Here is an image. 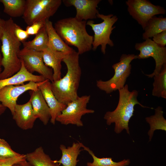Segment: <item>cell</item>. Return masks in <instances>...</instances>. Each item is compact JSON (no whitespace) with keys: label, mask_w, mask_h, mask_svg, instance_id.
Returning <instances> with one entry per match:
<instances>
[{"label":"cell","mask_w":166,"mask_h":166,"mask_svg":"<svg viewBox=\"0 0 166 166\" xmlns=\"http://www.w3.org/2000/svg\"><path fill=\"white\" fill-rule=\"evenodd\" d=\"M26 160L32 166H57L49 156L44 152L43 148L40 146L34 151L26 154Z\"/></svg>","instance_id":"obj_22"},{"label":"cell","mask_w":166,"mask_h":166,"mask_svg":"<svg viewBox=\"0 0 166 166\" xmlns=\"http://www.w3.org/2000/svg\"><path fill=\"white\" fill-rule=\"evenodd\" d=\"M4 6L3 12L12 17L22 16L25 10L26 0H0Z\"/></svg>","instance_id":"obj_26"},{"label":"cell","mask_w":166,"mask_h":166,"mask_svg":"<svg viewBox=\"0 0 166 166\" xmlns=\"http://www.w3.org/2000/svg\"><path fill=\"white\" fill-rule=\"evenodd\" d=\"M90 98V95L78 96L67 105L66 107L57 117L56 121L65 125L72 124L78 127L83 126L81 120L82 117L86 114L93 113L95 112L93 110L87 108Z\"/></svg>","instance_id":"obj_8"},{"label":"cell","mask_w":166,"mask_h":166,"mask_svg":"<svg viewBox=\"0 0 166 166\" xmlns=\"http://www.w3.org/2000/svg\"><path fill=\"white\" fill-rule=\"evenodd\" d=\"M118 91L119 99L116 108L113 111L106 112L104 118L108 125L115 123L114 130L116 133L119 134L125 129L129 134L128 123L133 115L134 106L138 104L143 108H153L141 104L137 99L138 92L136 90L129 91L127 84Z\"/></svg>","instance_id":"obj_3"},{"label":"cell","mask_w":166,"mask_h":166,"mask_svg":"<svg viewBox=\"0 0 166 166\" xmlns=\"http://www.w3.org/2000/svg\"><path fill=\"white\" fill-rule=\"evenodd\" d=\"M101 0H64L62 1L67 6H73L76 9L75 18L80 21H87L97 18L99 13L97 8Z\"/></svg>","instance_id":"obj_13"},{"label":"cell","mask_w":166,"mask_h":166,"mask_svg":"<svg viewBox=\"0 0 166 166\" xmlns=\"http://www.w3.org/2000/svg\"><path fill=\"white\" fill-rule=\"evenodd\" d=\"M163 108L159 106L155 109L153 115L145 118L150 127L148 132L149 141L151 140L155 131L161 130L166 131V120L163 116Z\"/></svg>","instance_id":"obj_23"},{"label":"cell","mask_w":166,"mask_h":166,"mask_svg":"<svg viewBox=\"0 0 166 166\" xmlns=\"http://www.w3.org/2000/svg\"><path fill=\"white\" fill-rule=\"evenodd\" d=\"M152 96L166 98V64L163 66L160 72L153 77Z\"/></svg>","instance_id":"obj_27"},{"label":"cell","mask_w":166,"mask_h":166,"mask_svg":"<svg viewBox=\"0 0 166 166\" xmlns=\"http://www.w3.org/2000/svg\"><path fill=\"white\" fill-rule=\"evenodd\" d=\"M19 57L30 73L33 74L35 72H37L45 79L51 82L53 81V70L44 64L42 52L23 48L21 50Z\"/></svg>","instance_id":"obj_11"},{"label":"cell","mask_w":166,"mask_h":166,"mask_svg":"<svg viewBox=\"0 0 166 166\" xmlns=\"http://www.w3.org/2000/svg\"><path fill=\"white\" fill-rule=\"evenodd\" d=\"M144 30L142 39H151L156 34L166 30V18L153 16L148 21Z\"/></svg>","instance_id":"obj_21"},{"label":"cell","mask_w":166,"mask_h":166,"mask_svg":"<svg viewBox=\"0 0 166 166\" xmlns=\"http://www.w3.org/2000/svg\"><path fill=\"white\" fill-rule=\"evenodd\" d=\"M42 53L44 64L53 70V81L60 80L61 78V62L66 54L49 47L42 51Z\"/></svg>","instance_id":"obj_18"},{"label":"cell","mask_w":166,"mask_h":166,"mask_svg":"<svg viewBox=\"0 0 166 166\" xmlns=\"http://www.w3.org/2000/svg\"><path fill=\"white\" fill-rule=\"evenodd\" d=\"M21 154L14 151L4 139L0 138V158H13L18 156Z\"/></svg>","instance_id":"obj_28"},{"label":"cell","mask_w":166,"mask_h":166,"mask_svg":"<svg viewBox=\"0 0 166 166\" xmlns=\"http://www.w3.org/2000/svg\"><path fill=\"white\" fill-rule=\"evenodd\" d=\"M43 81L37 83L30 81L23 85L4 87L0 89V102L9 109L13 115L19 97L28 90L37 89Z\"/></svg>","instance_id":"obj_12"},{"label":"cell","mask_w":166,"mask_h":166,"mask_svg":"<svg viewBox=\"0 0 166 166\" xmlns=\"http://www.w3.org/2000/svg\"><path fill=\"white\" fill-rule=\"evenodd\" d=\"M29 100L33 113L37 118H39L44 125H46L50 119L49 109L39 88L30 90Z\"/></svg>","instance_id":"obj_16"},{"label":"cell","mask_w":166,"mask_h":166,"mask_svg":"<svg viewBox=\"0 0 166 166\" xmlns=\"http://www.w3.org/2000/svg\"><path fill=\"white\" fill-rule=\"evenodd\" d=\"M5 24L6 20L0 18V46L1 44V38L3 34Z\"/></svg>","instance_id":"obj_33"},{"label":"cell","mask_w":166,"mask_h":166,"mask_svg":"<svg viewBox=\"0 0 166 166\" xmlns=\"http://www.w3.org/2000/svg\"><path fill=\"white\" fill-rule=\"evenodd\" d=\"M10 166H32L26 160L15 163Z\"/></svg>","instance_id":"obj_34"},{"label":"cell","mask_w":166,"mask_h":166,"mask_svg":"<svg viewBox=\"0 0 166 166\" xmlns=\"http://www.w3.org/2000/svg\"><path fill=\"white\" fill-rule=\"evenodd\" d=\"M6 108V107L0 103V116L4 113Z\"/></svg>","instance_id":"obj_35"},{"label":"cell","mask_w":166,"mask_h":166,"mask_svg":"<svg viewBox=\"0 0 166 166\" xmlns=\"http://www.w3.org/2000/svg\"><path fill=\"white\" fill-rule=\"evenodd\" d=\"M21 61V67L18 72L9 77L0 80V89L8 85H23L25 82L30 81L39 83L46 80L42 75H35L30 73Z\"/></svg>","instance_id":"obj_17"},{"label":"cell","mask_w":166,"mask_h":166,"mask_svg":"<svg viewBox=\"0 0 166 166\" xmlns=\"http://www.w3.org/2000/svg\"><path fill=\"white\" fill-rule=\"evenodd\" d=\"M14 33L21 42L25 41L30 36L26 30H23L16 23H15L14 27Z\"/></svg>","instance_id":"obj_31"},{"label":"cell","mask_w":166,"mask_h":166,"mask_svg":"<svg viewBox=\"0 0 166 166\" xmlns=\"http://www.w3.org/2000/svg\"><path fill=\"white\" fill-rule=\"evenodd\" d=\"M2 57L1 55V53L0 51V74L2 72L1 67L2 66Z\"/></svg>","instance_id":"obj_36"},{"label":"cell","mask_w":166,"mask_h":166,"mask_svg":"<svg viewBox=\"0 0 166 166\" xmlns=\"http://www.w3.org/2000/svg\"><path fill=\"white\" fill-rule=\"evenodd\" d=\"M137 58V55L134 54H122L119 62L112 65L114 71L113 76L106 81L101 80H97V87L107 94L123 88L127 78L131 74L132 66L131 63L133 60Z\"/></svg>","instance_id":"obj_5"},{"label":"cell","mask_w":166,"mask_h":166,"mask_svg":"<svg viewBox=\"0 0 166 166\" xmlns=\"http://www.w3.org/2000/svg\"><path fill=\"white\" fill-rule=\"evenodd\" d=\"M136 50L140 51L137 58L144 59L152 57L155 62V67L153 72L149 74H145L149 78H152L161 71L166 64V47H161L151 39H148L142 42L136 43L135 45Z\"/></svg>","instance_id":"obj_10"},{"label":"cell","mask_w":166,"mask_h":166,"mask_svg":"<svg viewBox=\"0 0 166 166\" xmlns=\"http://www.w3.org/2000/svg\"><path fill=\"white\" fill-rule=\"evenodd\" d=\"M80 142H73L71 146L66 147L64 145L61 144L60 149L62 152L61 158L58 160H53L55 163L62 164L63 166H76L79 160L78 156L83 149Z\"/></svg>","instance_id":"obj_20"},{"label":"cell","mask_w":166,"mask_h":166,"mask_svg":"<svg viewBox=\"0 0 166 166\" xmlns=\"http://www.w3.org/2000/svg\"><path fill=\"white\" fill-rule=\"evenodd\" d=\"M80 143L81 147L83 148V150L87 151L91 156L93 160L92 162H87V166H127L131 163L129 159L116 162L113 161L111 157L98 158L89 148L85 146L82 143L80 142Z\"/></svg>","instance_id":"obj_25"},{"label":"cell","mask_w":166,"mask_h":166,"mask_svg":"<svg viewBox=\"0 0 166 166\" xmlns=\"http://www.w3.org/2000/svg\"><path fill=\"white\" fill-rule=\"evenodd\" d=\"M12 115L18 126L24 130L32 129L37 119L34 114L30 100L23 104H17Z\"/></svg>","instance_id":"obj_14"},{"label":"cell","mask_w":166,"mask_h":166,"mask_svg":"<svg viewBox=\"0 0 166 166\" xmlns=\"http://www.w3.org/2000/svg\"><path fill=\"white\" fill-rule=\"evenodd\" d=\"M15 23L11 18L6 20L1 38L2 66L3 70L0 74V80L9 77L18 72L22 65L19 57L21 42L14 33Z\"/></svg>","instance_id":"obj_4"},{"label":"cell","mask_w":166,"mask_h":166,"mask_svg":"<svg viewBox=\"0 0 166 166\" xmlns=\"http://www.w3.org/2000/svg\"><path fill=\"white\" fill-rule=\"evenodd\" d=\"M152 40L161 47H165L166 45V30L164 31L153 36Z\"/></svg>","instance_id":"obj_32"},{"label":"cell","mask_w":166,"mask_h":166,"mask_svg":"<svg viewBox=\"0 0 166 166\" xmlns=\"http://www.w3.org/2000/svg\"><path fill=\"white\" fill-rule=\"evenodd\" d=\"M50 111V121L55 124L57 117L66 107L67 105L60 102L54 96L51 88V82L46 79L39 87Z\"/></svg>","instance_id":"obj_15"},{"label":"cell","mask_w":166,"mask_h":166,"mask_svg":"<svg viewBox=\"0 0 166 166\" xmlns=\"http://www.w3.org/2000/svg\"><path fill=\"white\" fill-rule=\"evenodd\" d=\"M62 2L61 0H26L22 18L28 26L45 22L56 13Z\"/></svg>","instance_id":"obj_6"},{"label":"cell","mask_w":166,"mask_h":166,"mask_svg":"<svg viewBox=\"0 0 166 166\" xmlns=\"http://www.w3.org/2000/svg\"><path fill=\"white\" fill-rule=\"evenodd\" d=\"M97 17L102 19V22L95 24L93 21L89 20L87 22L86 25L90 26L94 33L92 49L95 51L101 45V51L105 54L107 45L111 47L114 45L110 36L112 30L115 28V26H113L118 18L116 15L112 14L105 15L99 13L97 14Z\"/></svg>","instance_id":"obj_7"},{"label":"cell","mask_w":166,"mask_h":166,"mask_svg":"<svg viewBox=\"0 0 166 166\" xmlns=\"http://www.w3.org/2000/svg\"><path fill=\"white\" fill-rule=\"evenodd\" d=\"M86 22L74 17L60 19L54 24L58 34L67 45L76 47L79 55L92 49L93 37L87 31Z\"/></svg>","instance_id":"obj_2"},{"label":"cell","mask_w":166,"mask_h":166,"mask_svg":"<svg viewBox=\"0 0 166 166\" xmlns=\"http://www.w3.org/2000/svg\"><path fill=\"white\" fill-rule=\"evenodd\" d=\"M79 54L75 50L66 54L62 60L67 68L65 75L51 82L52 90L57 100L66 105L78 97V89L81 74Z\"/></svg>","instance_id":"obj_1"},{"label":"cell","mask_w":166,"mask_h":166,"mask_svg":"<svg viewBox=\"0 0 166 166\" xmlns=\"http://www.w3.org/2000/svg\"><path fill=\"white\" fill-rule=\"evenodd\" d=\"M57 166H60L59 164H58L57 163Z\"/></svg>","instance_id":"obj_37"},{"label":"cell","mask_w":166,"mask_h":166,"mask_svg":"<svg viewBox=\"0 0 166 166\" xmlns=\"http://www.w3.org/2000/svg\"><path fill=\"white\" fill-rule=\"evenodd\" d=\"M45 22H38L34 23L30 26H28L26 31L30 35H36L41 29L45 26Z\"/></svg>","instance_id":"obj_30"},{"label":"cell","mask_w":166,"mask_h":166,"mask_svg":"<svg viewBox=\"0 0 166 166\" xmlns=\"http://www.w3.org/2000/svg\"><path fill=\"white\" fill-rule=\"evenodd\" d=\"M129 14L144 30L148 21L156 15L164 14L166 10L147 0H128L125 2Z\"/></svg>","instance_id":"obj_9"},{"label":"cell","mask_w":166,"mask_h":166,"mask_svg":"<svg viewBox=\"0 0 166 166\" xmlns=\"http://www.w3.org/2000/svg\"><path fill=\"white\" fill-rule=\"evenodd\" d=\"M26 160V154H21L20 156L13 158H0V166H10L13 164Z\"/></svg>","instance_id":"obj_29"},{"label":"cell","mask_w":166,"mask_h":166,"mask_svg":"<svg viewBox=\"0 0 166 166\" xmlns=\"http://www.w3.org/2000/svg\"><path fill=\"white\" fill-rule=\"evenodd\" d=\"M45 27L48 37V47L65 54L71 53L74 50L67 45L58 34L49 19L45 21Z\"/></svg>","instance_id":"obj_19"},{"label":"cell","mask_w":166,"mask_h":166,"mask_svg":"<svg viewBox=\"0 0 166 166\" xmlns=\"http://www.w3.org/2000/svg\"><path fill=\"white\" fill-rule=\"evenodd\" d=\"M22 43L24 48L38 52L43 51L48 47V37L45 26L35 35L32 40Z\"/></svg>","instance_id":"obj_24"}]
</instances>
